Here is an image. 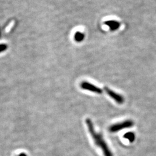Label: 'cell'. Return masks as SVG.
Masks as SVG:
<instances>
[{
    "instance_id": "6da1fadb",
    "label": "cell",
    "mask_w": 156,
    "mask_h": 156,
    "mask_svg": "<svg viewBox=\"0 0 156 156\" xmlns=\"http://www.w3.org/2000/svg\"><path fill=\"white\" fill-rule=\"evenodd\" d=\"M86 123L87 124L90 134H91V136L94 140L95 145L100 147L104 156H113L112 152L108 147L102 135L95 131L91 120L90 119H87L86 120Z\"/></svg>"
},
{
    "instance_id": "7a4b0ae2",
    "label": "cell",
    "mask_w": 156,
    "mask_h": 156,
    "mask_svg": "<svg viewBox=\"0 0 156 156\" xmlns=\"http://www.w3.org/2000/svg\"><path fill=\"white\" fill-rule=\"evenodd\" d=\"M134 124V122L132 120H125L123 122L112 125L109 127V131L111 133H116L124 128L132 127Z\"/></svg>"
},
{
    "instance_id": "3957f363",
    "label": "cell",
    "mask_w": 156,
    "mask_h": 156,
    "mask_svg": "<svg viewBox=\"0 0 156 156\" xmlns=\"http://www.w3.org/2000/svg\"><path fill=\"white\" fill-rule=\"evenodd\" d=\"M105 91L108 95L112 98L114 101H115L117 104H122L124 101V99L122 95L117 94L116 92L112 91V90L108 88V87H105Z\"/></svg>"
},
{
    "instance_id": "277c9868",
    "label": "cell",
    "mask_w": 156,
    "mask_h": 156,
    "mask_svg": "<svg viewBox=\"0 0 156 156\" xmlns=\"http://www.w3.org/2000/svg\"><path fill=\"white\" fill-rule=\"evenodd\" d=\"M80 86L83 89L86 90L97 94H101L102 93V90L101 89L87 82H82L80 84Z\"/></svg>"
},
{
    "instance_id": "5b68a950",
    "label": "cell",
    "mask_w": 156,
    "mask_h": 156,
    "mask_svg": "<svg viewBox=\"0 0 156 156\" xmlns=\"http://www.w3.org/2000/svg\"><path fill=\"white\" fill-rule=\"evenodd\" d=\"M105 24L108 26L112 31H116L120 26V23L115 20H108L105 22Z\"/></svg>"
},
{
    "instance_id": "8992f818",
    "label": "cell",
    "mask_w": 156,
    "mask_h": 156,
    "mask_svg": "<svg viewBox=\"0 0 156 156\" xmlns=\"http://www.w3.org/2000/svg\"><path fill=\"white\" fill-rule=\"evenodd\" d=\"M84 38V35L83 33H82L81 32L78 31V32H76V33L75 34L74 39L78 42H82Z\"/></svg>"
},
{
    "instance_id": "52a82bcc",
    "label": "cell",
    "mask_w": 156,
    "mask_h": 156,
    "mask_svg": "<svg viewBox=\"0 0 156 156\" xmlns=\"http://www.w3.org/2000/svg\"><path fill=\"white\" fill-rule=\"evenodd\" d=\"M124 138L128 140L130 142H133L135 138V134L131 132H128L127 133H126L124 135Z\"/></svg>"
},
{
    "instance_id": "ba28073f",
    "label": "cell",
    "mask_w": 156,
    "mask_h": 156,
    "mask_svg": "<svg viewBox=\"0 0 156 156\" xmlns=\"http://www.w3.org/2000/svg\"><path fill=\"white\" fill-rule=\"evenodd\" d=\"M7 48H8L7 45L5 44H1L0 45V53L6 50Z\"/></svg>"
},
{
    "instance_id": "9c48e42d",
    "label": "cell",
    "mask_w": 156,
    "mask_h": 156,
    "mask_svg": "<svg viewBox=\"0 0 156 156\" xmlns=\"http://www.w3.org/2000/svg\"><path fill=\"white\" fill-rule=\"evenodd\" d=\"M13 25H14V22H12L11 23L9 24V25L6 28V33H8V32L11 30V28H12V27L13 26Z\"/></svg>"
},
{
    "instance_id": "30bf717a",
    "label": "cell",
    "mask_w": 156,
    "mask_h": 156,
    "mask_svg": "<svg viewBox=\"0 0 156 156\" xmlns=\"http://www.w3.org/2000/svg\"><path fill=\"white\" fill-rule=\"evenodd\" d=\"M20 156H27V155L26 154H24V153H22Z\"/></svg>"
}]
</instances>
